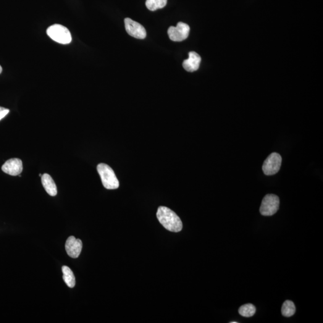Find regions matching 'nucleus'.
Returning <instances> with one entry per match:
<instances>
[{
	"label": "nucleus",
	"instance_id": "4",
	"mask_svg": "<svg viewBox=\"0 0 323 323\" xmlns=\"http://www.w3.org/2000/svg\"><path fill=\"white\" fill-rule=\"evenodd\" d=\"M280 199L274 194H268L263 199L260 212L264 216H271L279 209Z\"/></svg>",
	"mask_w": 323,
	"mask_h": 323
},
{
	"label": "nucleus",
	"instance_id": "3",
	"mask_svg": "<svg viewBox=\"0 0 323 323\" xmlns=\"http://www.w3.org/2000/svg\"><path fill=\"white\" fill-rule=\"evenodd\" d=\"M47 34L52 40L62 44H68L72 40V35L68 29L64 26L55 24L47 30Z\"/></svg>",
	"mask_w": 323,
	"mask_h": 323
},
{
	"label": "nucleus",
	"instance_id": "7",
	"mask_svg": "<svg viewBox=\"0 0 323 323\" xmlns=\"http://www.w3.org/2000/svg\"><path fill=\"white\" fill-rule=\"evenodd\" d=\"M125 25L126 31L129 35L141 40L146 38V29L140 23L135 22L130 18H126Z\"/></svg>",
	"mask_w": 323,
	"mask_h": 323
},
{
	"label": "nucleus",
	"instance_id": "8",
	"mask_svg": "<svg viewBox=\"0 0 323 323\" xmlns=\"http://www.w3.org/2000/svg\"><path fill=\"white\" fill-rule=\"evenodd\" d=\"M82 247L81 241L73 236H70L65 243V249L68 255L73 259L77 258L80 256Z\"/></svg>",
	"mask_w": 323,
	"mask_h": 323
},
{
	"label": "nucleus",
	"instance_id": "19",
	"mask_svg": "<svg viewBox=\"0 0 323 323\" xmlns=\"http://www.w3.org/2000/svg\"><path fill=\"white\" fill-rule=\"evenodd\" d=\"M41 176H42V174H39V177H41Z\"/></svg>",
	"mask_w": 323,
	"mask_h": 323
},
{
	"label": "nucleus",
	"instance_id": "5",
	"mask_svg": "<svg viewBox=\"0 0 323 323\" xmlns=\"http://www.w3.org/2000/svg\"><path fill=\"white\" fill-rule=\"evenodd\" d=\"M282 158L280 154L272 153L267 157L263 164L262 170L266 175L277 174L282 166Z\"/></svg>",
	"mask_w": 323,
	"mask_h": 323
},
{
	"label": "nucleus",
	"instance_id": "1",
	"mask_svg": "<svg viewBox=\"0 0 323 323\" xmlns=\"http://www.w3.org/2000/svg\"><path fill=\"white\" fill-rule=\"evenodd\" d=\"M156 215L159 222L167 230L173 232H180L182 230V220L172 210L166 207H159Z\"/></svg>",
	"mask_w": 323,
	"mask_h": 323
},
{
	"label": "nucleus",
	"instance_id": "15",
	"mask_svg": "<svg viewBox=\"0 0 323 323\" xmlns=\"http://www.w3.org/2000/svg\"><path fill=\"white\" fill-rule=\"evenodd\" d=\"M167 4V0H146L147 8L151 11L162 9Z\"/></svg>",
	"mask_w": 323,
	"mask_h": 323
},
{
	"label": "nucleus",
	"instance_id": "11",
	"mask_svg": "<svg viewBox=\"0 0 323 323\" xmlns=\"http://www.w3.org/2000/svg\"><path fill=\"white\" fill-rule=\"evenodd\" d=\"M41 183L44 189L49 195L55 196L57 195V188L53 178L48 174H44L41 176Z\"/></svg>",
	"mask_w": 323,
	"mask_h": 323
},
{
	"label": "nucleus",
	"instance_id": "6",
	"mask_svg": "<svg viewBox=\"0 0 323 323\" xmlns=\"http://www.w3.org/2000/svg\"><path fill=\"white\" fill-rule=\"evenodd\" d=\"M190 27L186 23L180 22L177 27H170L168 30L169 38L173 41H182L188 38Z\"/></svg>",
	"mask_w": 323,
	"mask_h": 323
},
{
	"label": "nucleus",
	"instance_id": "12",
	"mask_svg": "<svg viewBox=\"0 0 323 323\" xmlns=\"http://www.w3.org/2000/svg\"><path fill=\"white\" fill-rule=\"evenodd\" d=\"M63 273V280L68 285V287H75L76 285V279L74 274L72 270L67 266H64L62 267Z\"/></svg>",
	"mask_w": 323,
	"mask_h": 323
},
{
	"label": "nucleus",
	"instance_id": "13",
	"mask_svg": "<svg viewBox=\"0 0 323 323\" xmlns=\"http://www.w3.org/2000/svg\"><path fill=\"white\" fill-rule=\"evenodd\" d=\"M296 312V307L292 301H286L283 304L282 314L283 316L290 317Z\"/></svg>",
	"mask_w": 323,
	"mask_h": 323
},
{
	"label": "nucleus",
	"instance_id": "18",
	"mask_svg": "<svg viewBox=\"0 0 323 323\" xmlns=\"http://www.w3.org/2000/svg\"><path fill=\"white\" fill-rule=\"evenodd\" d=\"M238 322H230V323H237Z\"/></svg>",
	"mask_w": 323,
	"mask_h": 323
},
{
	"label": "nucleus",
	"instance_id": "14",
	"mask_svg": "<svg viewBox=\"0 0 323 323\" xmlns=\"http://www.w3.org/2000/svg\"><path fill=\"white\" fill-rule=\"evenodd\" d=\"M256 307L253 304H248L241 306L238 310L239 314L244 317H251L255 314Z\"/></svg>",
	"mask_w": 323,
	"mask_h": 323
},
{
	"label": "nucleus",
	"instance_id": "17",
	"mask_svg": "<svg viewBox=\"0 0 323 323\" xmlns=\"http://www.w3.org/2000/svg\"><path fill=\"white\" fill-rule=\"evenodd\" d=\"M2 70V67H1V65H0V74H1Z\"/></svg>",
	"mask_w": 323,
	"mask_h": 323
},
{
	"label": "nucleus",
	"instance_id": "16",
	"mask_svg": "<svg viewBox=\"0 0 323 323\" xmlns=\"http://www.w3.org/2000/svg\"><path fill=\"white\" fill-rule=\"evenodd\" d=\"M10 110L6 108L0 107V120L3 119L9 114Z\"/></svg>",
	"mask_w": 323,
	"mask_h": 323
},
{
	"label": "nucleus",
	"instance_id": "9",
	"mask_svg": "<svg viewBox=\"0 0 323 323\" xmlns=\"http://www.w3.org/2000/svg\"><path fill=\"white\" fill-rule=\"evenodd\" d=\"M1 170L7 174L12 176L19 175L22 172V162L18 158L10 159L2 165Z\"/></svg>",
	"mask_w": 323,
	"mask_h": 323
},
{
	"label": "nucleus",
	"instance_id": "2",
	"mask_svg": "<svg viewBox=\"0 0 323 323\" xmlns=\"http://www.w3.org/2000/svg\"><path fill=\"white\" fill-rule=\"evenodd\" d=\"M97 171L100 175L102 185L107 189H116L119 187V182L114 171L109 165L103 164H99L97 166Z\"/></svg>",
	"mask_w": 323,
	"mask_h": 323
},
{
	"label": "nucleus",
	"instance_id": "10",
	"mask_svg": "<svg viewBox=\"0 0 323 323\" xmlns=\"http://www.w3.org/2000/svg\"><path fill=\"white\" fill-rule=\"evenodd\" d=\"M201 62V57L195 52L189 54V58L183 63V68L188 72H194L199 69Z\"/></svg>",
	"mask_w": 323,
	"mask_h": 323
}]
</instances>
